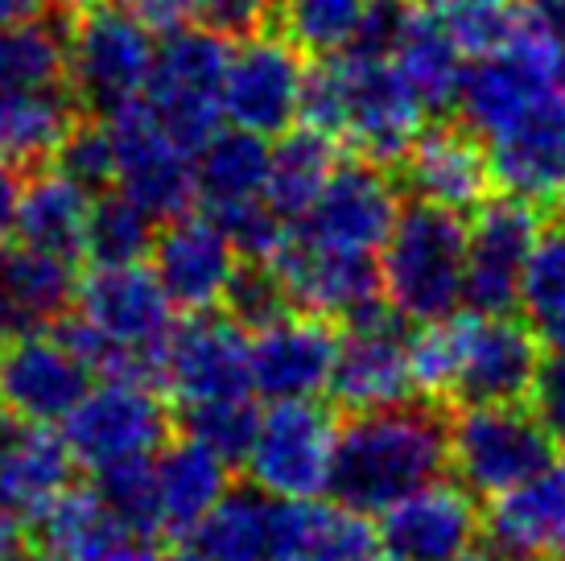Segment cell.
<instances>
[{"label": "cell", "instance_id": "cell-1", "mask_svg": "<svg viewBox=\"0 0 565 561\" xmlns=\"http://www.w3.org/2000/svg\"><path fill=\"white\" fill-rule=\"evenodd\" d=\"M450 467L446 417L429 405H388L355 413L339 430L330 496L360 516H380L408 491L441 479Z\"/></svg>", "mask_w": 565, "mask_h": 561}, {"label": "cell", "instance_id": "cell-2", "mask_svg": "<svg viewBox=\"0 0 565 561\" xmlns=\"http://www.w3.org/2000/svg\"><path fill=\"white\" fill-rule=\"evenodd\" d=\"M422 99L388 54L343 50L306 75L301 120L334 140H351L367 161L396 166L422 133Z\"/></svg>", "mask_w": 565, "mask_h": 561}, {"label": "cell", "instance_id": "cell-3", "mask_svg": "<svg viewBox=\"0 0 565 561\" xmlns=\"http://www.w3.org/2000/svg\"><path fill=\"white\" fill-rule=\"evenodd\" d=\"M79 318H87L111 347L104 380H137L166 389V347L173 335V301L153 268L95 265L75 294Z\"/></svg>", "mask_w": 565, "mask_h": 561}, {"label": "cell", "instance_id": "cell-4", "mask_svg": "<svg viewBox=\"0 0 565 561\" xmlns=\"http://www.w3.org/2000/svg\"><path fill=\"white\" fill-rule=\"evenodd\" d=\"M380 289L408 322H434L467 297V223L434 203L405 207L384 240Z\"/></svg>", "mask_w": 565, "mask_h": 561}, {"label": "cell", "instance_id": "cell-5", "mask_svg": "<svg viewBox=\"0 0 565 561\" xmlns=\"http://www.w3.org/2000/svg\"><path fill=\"white\" fill-rule=\"evenodd\" d=\"M153 33L120 0H79L66 25V78L92 108L137 99L153 71Z\"/></svg>", "mask_w": 565, "mask_h": 561}, {"label": "cell", "instance_id": "cell-6", "mask_svg": "<svg viewBox=\"0 0 565 561\" xmlns=\"http://www.w3.org/2000/svg\"><path fill=\"white\" fill-rule=\"evenodd\" d=\"M446 434H450V467L458 484L487 499L536 475L557 446L545 421L520 401L462 405L446 421Z\"/></svg>", "mask_w": 565, "mask_h": 561}, {"label": "cell", "instance_id": "cell-7", "mask_svg": "<svg viewBox=\"0 0 565 561\" xmlns=\"http://www.w3.org/2000/svg\"><path fill=\"white\" fill-rule=\"evenodd\" d=\"M232 46L211 25H190L170 33L153 54V71L145 83V104L173 137L199 154L223 116V75Z\"/></svg>", "mask_w": 565, "mask_h": 561}, {"label": "cell", "instance_id": "cell-8", "mask_svg": "<svg viewBox=\"0 0 565 561\" xmlns=\"http://www.w3.org/2000/svg\"><path fill=\"white\" fill-rule=\"evenodd\" d=\"M339 451V417L334 409L306 401H273L260 413V430L252 442L248 479L273 499H318L330 491V470Z\"/></svg>", "mask_w": 565, "mask_h": 561}, {"label": "cell", "instance_id": "cell-9", "mask_svg": "<svg viewBox=\"0 0 565 561\" xmlns=\"http://www.w3.org/2000/svg\"><path fill=\"white\" fill-rule=\"evenodd\" d=\"M405 322L408 318L388 297H372L351 318H343L327 389L334 405L347 413H372V409L405 405L413 396Z\"/></svg>", "mask_w": 565, "mask_h": 561}, {"label": "cell", "instance_id": "cell-10", "mask_svg": "<svg viewBox=\"0 0 565 561\" xmlns=\"http://www.w3.org/2000/svg\"><path fill=\"white\" fill-rule=\"evenodd\" d=\"M63 437L79 467L104 470L125 458L158 454L170 442V409L153 384L104 380L66 413Z\"/></svg>", "mask_w": 565, "mask_h": 561}, {"label": "cell", "instance_id": "cell-11", "mask_svg": "<svg viewBox=\"0 0 565 561\" xmlns=\"http://www.w3.org/2000/svg\"><path fill=\"white\" fill-rule=\"evenodd\" d=\"M108 128L116 145V182L128 199H137L153 219L186 215L199 199L194 154L161 125L158 112L137 95L108 112Z\"/></svg>", "mask_w": 565, "mask_h": 561}, {"label": "cell", "instance_id": "cell-12", "mask_svg": "<svg viewBox=\"0 0 565 561\" xmlns=\"http://www.w3.org/2000/svg\"><path fill=\"white\" fill-rule=\"evenodd\" d=\"M306 63L301 46L289 42L277 30L244 33L223 75V116L236 128L260 133V137H281L285 128L301 120V99H306Z\"/></svg>", "mask_w": 565, "mask_h": 561}, {"label": "cell", "instance_id": "cell-13", "mask_svg": "<svg viewBox=\"0 0 565 561\" xmlns=\"http://www.w3.org/2000/svg\"><path fill=\"white\" fill-rule=\"evenodd\" d=\"M541 240V215L533 199L503 190L483 199L467 227V306L475 314H512L520 306V277Z\"/></svg>", "mask_w": 565, "mask_h": 561}, {"label": "cell", "instance_id": "cell-14", "mask_svg": "<svg viewBox=\"0 0 565 561\" xmlns=\"http://www.w3.org/2000/svg\"><path fill=\"white\" fill-rule=\"evenodd\" d=\"M166 389L182 405L248 396L252 392V339L248 327L232 314H190L173 327L166 347Z\"/></svg>", "mask_w": 565, "mask_h": 561}, {"label": "cell", "instance_id": "cell-15", "mask_svg": "<svg viewBox=\"0 0 565 561\" xmlns=\"http://www.w3.org/2000/svg\"><path fill=\"white\" fill-rule=\"evenodd\" d=\"M401 190L380 161L334 166L322 194L301 219V232L347 252H380L401 219Z\"/></svg>", "mask_w": 565, "mask_h": 561}, {"label": "cell", "instance_id": "cell-16", "mask_svg": "<svg viewBox=\"0 0 565 561\" xmlns=\"http://www.w3.org/2000/svg\"><path fill=\"white\" fill-rule=\"evenodd\" d=\"M87 389H92V368L63 343V335L54 327L4 339L0 347V409L4 413L58 425L79 405Z\"/></svg>", "mask_w": 565, "mask_h": 561}, {"label": "cell", "instance_id": "cell-17", "mask_svg": "<svg viewBox=\"0 0 565 561\" xmlns=\"http://www.w3.org/2000/svg\"><path fill=\"white\" fill-rule=\"evenodd\" d=\"M483 516L467 484H434L408 491L380 512V546L401 561H455L475 549Z\"/></svg>", "mask_w": 565, "mask_h": 561}, {"label": "cell", "instance_id": "cell-18", "mask_svg": "<svg viewBox=\"0 0 565 561\" xmlns=\"http://www.w3.org/2000/svg\"><path fill=\"white\" fill-rule=\"evenodd\" d=\"M268 268L285 285L289 306L318 318H351L360 306L380 297V268L372 265V252L330 248L306 232L289 235Z\"/></svg>", "mask_w": 565, "mask_h": 561}, {"label": "cell", "instance_id": "cell-19", "mask_svg": "<svg viewBox=\"0 0 565 561\" xmlns=\"http://www.w3.org/2000/svg\"><path fill=\"white\" fill-rule=\"evenodd\" d=\"M153 273L178 310H215L239 273V248L211 215H178L153 240Z\"/></svg>", "mask_w": 565, "mask_h": 561}, {"label": "cell", "instance_id": "cell-20", "mask_svg": "<svg viewBox=\"0 0 565 561\" xmlns=\"http://www.w3.org/2000/svg\"><path fill=\"white\" fill-rule=\"evenodd\" d=\"M536 330L512 314H462V356H458L455 401H524L536 375Z\"/></svg>", "mask_w": 565, "mask_h": 561}, {"label": "cell", "instance_id": "cell-21", "mask_svg": "<svg viewBox=\"0 0 565 561\" xmlns=\"http://www.w3.org/2000/svg\"><path fill=\"white\" fill-rule=\"evenodd\" d=\"M339 335L318 314H285L252 330V392L273 401H306L330 389Z\"/></svg>", "mask_w": 565, "mask_h": 561}, {"label": "cell", "instance_id": "cell-22", "mask_svg": "<svg viewBox=\"0 0 565 561\" xmlns=\"http://www.w3.org/2000/svg\"><path fill=\"white\" fill-rule=\"evenodd\" d=\"M491 182L508 194L545 203L565 178V87L536 99L533 108L487 140Z\"/></svg>", "mask_w": 565, "mask_h": 561}, {"label": "cell", "instance_id": "cell-23", "mask_svg": "<svg viewBox=\"0 0 565 561\" xmlns=\"http://www.w3.org/2000/svg\"><path fill=\"white\" fill-rule=\"evenodd\" d=\"M483 532L491 549L516 561H565V458L491 496Z\"/></svg>", "mask_w": 565, "mask_h": 561}, {"label": "cell", "instance_id": "cell-24", "mask_svg": "<svg viewBox=\"0 0 565 561\" xmlns=\"http://www.w3.org/2000/svg\"><path fill=\"white\" fill-rule=\"evenodd\" d=\"M75 467L79 463L54 425L0 409V496L21 520H42L71 491Z\"/></svg>", "mask_w": 565, "mask_h": 561}, {"label": "cell", "instance_id": "cell-25", "mask_svg": "<svg viewBox=\"0 0 565 561\" xmlns=\"http://www.w3.org/2000/svg\"><path fill=\"white\" fill-rule=\"evenodd\" d=\"M42 546L63 561H161L158 532L128 525L95 487H71L42 520Z\"/></svg>", "mask_w": 565, "mask_h": 561}, {"label": "cell", "instance_id": "cell-26", "mask_svg": "<svg viewBox=\"0 0 565 561\" xmlns=\"http://www.w3.org/2000/svg\"><path fill=\"white\" fill-rule=\"evenodd\" d=\"M405 187L422 203L446 211H479L491 187V161L471 128L434 125L422 128L405 154Z\"/></svg>", "mask_w": 565, "mask_h": 561}, {"label": "cell", "instance_id": "cell-27", "mask_svg": "<svg viewBox=\"0 0 565 561\" xmlns=\"http://www.w3.org/2000/svg\"><path fill=\"white\" fill-rule=\"evenodd\" d=\"M75 261L54 252L30 248H0V339L50 330L75 306Z\"/></svg>", "mask_w": 565, "mask_h": 561}, {"label": "cell", "instance_id": "cell-28", "mask_svg": "<svg viewBox=\"0 0 565 561\" xmlns=\"http://www.w3.org/2000/svg\"><path fill=\"white\" fill-rule=\"evenodd\" d=\"M384 54L393 59V66L413 87V95L422 99L425 112H441L458 104L462 78H467V66H462L467 54L458 50L438 13H429L422 4H401Z\"/></svg>", "mask_w": 565, "mask_h": 561}, {"label": "cell", "instance_id": "cell-29", "mask_svg": "<svg viewBox=\"0 0 565 561\" xmlns=\"http://www.w3.org/2000/svg\"><path fill=\"white\" fill-rule=\"evenodd\" d=\"M376 541L367 520L343 504L277 499L273 561H360Z\"/></svg>", "mask_w": 565, "mask_h": 561}, {"label": "cell", "instance_id": "cell-30", "mask_svg": "<svg viewBox=\"0 0 565 561\" xmlns=\"http://www.w3.org/2000/svg\"><path fill=\"white\" fill-rule=\"evenodd\" d=\"M232 491V467L199 442H166L158 451V504L161 529L186 537L215 512Z\"/></svg>", "mask_w": 565, "mask_h": 561}, {"label": "cell", "instance_id": "cell-31", "mask_svg": "<svg viewBox=\"0 0 565 561\" xmlns=\"http://www.w3.org/2000/svg\"><path fill=\"white\" fill-rule=\"evenodd\" d=\"M268 137L248 128H215L211 140L194 154V182H199V203L206 215H220L232 207L265 199L268 187Z\"/></svg>", "mask_w": 565, "mask_h": 561}, {"label": "cell", "instance_id": "cell-32", "mask_svg": "<svg viewBox=\"0 0 565 561\" xmlns=\"http://www.w3.org/2000/svg\"><path fill=\"white\" fill-rule=\"evenodd\" d=\"M87 219H92V190L66 178L63 170H50L38 173L30 187H21L13 232L30 248L75 261L87 240Z\"/></svg>", "mask_w": 565, "mask_h": 561}, {"label": "cell", "instance_id": "cell-33", "mask_svg": "<svg viewBox=\"0 0 565 561\" xmlns=\"http://www.w3.org/2000/svg\"><path fill=\"white\" fill-rule=\"evenodd\" d=\"M334 166H339L334 137H327L315 125L285 128L273 145V157H268V207L285 219H306V211L322 194Z\"/></svg>", "mask_w": 565, "mask_h": 561}, {"label": "cell", "instance_id": "cell-34", "mask_svg": "<svg viewBox=\"0 0 565 561\" xmlns=\"http://www.w3.org/2000/svg\"><path fill=\"white\" fill-rule=\"evenodd\" d=\"M199 549L211 561H273L277 541V499L260 487H239L215 504V512L194 529Z\"/></svg>", "mask_w": 565, "mask_h": 561}, {"label": "cell", "instance_id": "cell-35", "mask_svg": "<svg viewBox=\"0 0 565 561\" xmlns=\"http://www.w3.org/2000/svg\"><path fill=\"white\" fill-rule=\"evenodd\" d=\"M75 128V112L58 87L42 92H0V161L33 166L58 154L66 133Z\"/></svg>", "mask_w": 565, "mask_h": 561}, {"label": "cell", "instance_id": "cell-36", "mask_svg": "<svg viewBox=\"0 0 565 561\" xmlns=\"http://www.w3.org/2000/svg\"><path fill=\"white\" fill-rule=\"evenodd\" d=\"M66 78V33L58 25L25 21L0 25V92H42Z\"/></svg>", "mask_w": 565, "mask_h": 561}, {"label": "cell", "instance_id": "cell-37", "mask_svg": "<svg viewBox=\"0 0 565 561\" xmlns=\"http://www.w3.org/2000/svg\"><path fill=\"white\" fill-rule=\"evenodd\" d=\"M153 215L125 190L92 199V219H87V240L83 252L95 265H137L141 256L153 252Z\"/></svg>", "mask_w": 565, "mask_h": 561}, {"label": "cell", "instance_id": "cell-38", "mask_svg": "<svg viewBox=\"0 0 565 561\" xmlns=\"http://www.w3.org/2000/svg\"><path fill=\"white\" fill-rule=\"evenodd\" d=\"M376 0H281V33L301 50L343 54L360 42Z\"/></svg>", "mask_w": 565, "mask_h": 561}, {"label": "cell", "instance_id": "cell-39", "mask_svg": "<svg viewBox=\"0 0 565 561\" xmlns=\"http://www.w3.org/2000/svg\"><path fill=\"white\" fill-rule=\"evenodd\" d=\"M182 430L190 442L220 454L227 467H244L256 430H260V413L252 409L248 396H223V401H199V405H182Z\"/></svg>", "mask_w": 565, "mask_h": 561}, {"label": "cell", "instance_id": "cell-40", "mask_svg": "<svg viewBox=\"0 0 565 561\" xmlns=\"http://www.w3.org/2000/svg\"><path fill=\"white\" fill-rule=\"evenodd\" d=\"M458 356H462V314H446L434 322H422V330L408 339V375L413 392L429 401L455 396Z\"/></svg>", "mask_w": 565, "mask_h": 561}, {"label": "cell", "instance_id": "cell-41", "mask_svg": "<svg viewBox=\"0 0 565 561\" xmlns=\"http://www.w3.org/2000/svg\"><path fill=\"white\" fill-rule=\"evenodd\" d=\"M520 13L524 9L508 4V0H441L438 4L441 25L450 30L458 50L471 59H487L508 46L520 25Z\"/></svg>", "mask_w": 565, "mask_h": 561}, {"label": "cell", "instance_id": "cell-42", "mask_svg": "<svg viewBox=\"0 0 565 561\" xmlns=\"http://www.w3.org/2000/svg\"><path fill=\"white\" fill-rule=\"evenodd\" d=\"M520 310L529 327L541 330L565 314V223L557 232H541L533 256L520 277Z\"/></svg>", "mask_w": 565, "mask_h": 561}, {"label": "cell", "instance_id": "cell-43", "mask_svg": "<svg viewBox=\"0 0 565 561\" xmlns=\"http://www.w3.org/2000/svg\"><path fill=\"white\" fill-rule=\"evenodd\" d=\"M95 491L108 499L111 512H120L128 525L161 532L158 463H153V454L149 458H125V463L95 470Z\"/></svg>", "mask_w": 565, "mask_h": 561}, {"label": "cell", "instance_id": "cell-44", "mask_svg": "<svg viewBox=\"0 0 565 561\" xmlns=\"http://www.w3.org/2000/svg\"><path fill=\"white\" fill-rule=\"evenodd\" d=\"M54 170H63L87 190H104L108 182H116V145H111L108 120L71 128L54 154Z\"/></svg>", "mask_w": 565, "mask_h": 561}, {"label": "cell", "instance_id": "cell-45", "mask_svg": "<svg viewBox=\"0 0 565 561\" xmlns=\"http://www.w3.org/2000/svg\"><path fill=\"white\" fill-rule=\"evenodd\" d=\"M211 219L232 235V244L239 248V256H248L256 265H268V261L285 248V240H289L285 215H277V211L268 207V199L232 207V211H220V215H211Z\"/></svg>", "mask_w": 565, "mask_h": 561}, {"label": "cell", "instance_id": "cell-46", "mask_svg": "<svg viewBox=\"0 0 565 561\" xmlns=\"http://www.w3.org/2000/svg\"><path fill=\"white\" fill-rule=\"evenodd\" d=\"M289 310L294 306H289V294L277 280V273L268 265H256V261H252V268H239L232 289H227V314L239 318L248 330L268 327V322L285 318Z\"/></svg>", "mask_w": 565, "mask_h": 561}, {"label": "cell", "instance_id": "cell-47", "mask_svg": "<svg viewBox=\"0 0 565 561\" xmlns=\"http://www.w3.org/2000/svg\"><path fill=\"white\" fill-rule=\"evenodd\" d=\"M533 413L545 421L557 442H565V351H553L550 359L536 363L533 389H529Z\"/></svg>", "mask_w": 565, "mask_h": 561}, {"label": "cell", "instance_id": "cell-48", "mask_svg": "<svg viewBox=\"0 0 565 561\" xmlns=\"http://www.w3.org/2000/svg\"><path fill=\"white\" fill-rule=\"evenodd\" d=\"M120 4L158 38L190 30L199 21V13H203V0H120Z\"/></svg>", "mask_w": 565, "mask_h": 561}, {"label": "cell", "instance_id": "cell-49", "mask_svg": "<svg viewBox=\"0 0 565 561\" xmlns=\"http://www.w3.org/2000/svg\"><path fill=\"white\" fill-rule=\"evenodd\" d=\"M265 17H268V0H203L199 21L211 25L215 33H223V38H227V33L244 38V33L260 30Z\"/></svg>", "mask_w": 565, "mask_h": 561}, {"label": "cell", "instance_id": "cell-50", "mask_svg": "<svg viewBox=\"0 0 565 561\" xmlns=\"http://www.w3.org/2000/svg\"><path fill=\"white\" fill-rule=\"evenodd\" d=\"M17 199H21V182H17V166L0 161V235L13 227Z\"/></svg>", "mask_w": 565, "mask_h": 561}, {"label": "cell", "instance_id": "cell-51", "mask_svg": "<svg viewBox=\"0 0 565 561\" xmlns=\"http://www.w3.org/2000/svg\"><path fill=\"white\" fill-rule=\"evenodd\" d=\"M54 9V0H0V25H25L42 21Z\"/></svg>", "mask_w": 565, "mask_h": 561}, {"label": "cell", "instance_id": "cell-52", "mask_svg": "<svg viewBox=\"0 0 565 561\" xmlns=\"http://www.w3.org/2000/svg\"><path fill=\"white\" fill-rule=\"evenodd\" d=\"M21 525H25V520L9 508V499L0 496V558H4L9 549L21 546Z\"/></svg>", "mask_w": 565, "mask_h": 561}, {"label": "cell", "instance_id": "cell-53", "mask_svg": "<svg viewBox=\"0 0 565 561\" xmlns=\"http://www.w3.org/2000/svg\"><path fill=\"white\" fill-rule=\"evenodd\" d=\"M541 13L550 17L553 33H557V42L565 46V0H541Z\"/></svg>", "mask_w": 565, "mask_h": 561}, {"label": "cell", "instance_id": "cell-54", "mask_svg": "<svg viewBox=\"0 0 565 561\" xmlns=\"http://www.w3.org/2000/svg\"><path fill=\"white\" fill-rule=\"evenodd\" d=\"M536 339H541V343H550L553 351H565V314L562 318H553L550 327L536 330Z\"/></svg>", "mask_w": 565, "mask_h": 561}, {"label": "cell", "instance_id": "cell-55", "mask_svg": "<svg viewBox=\"0 0 565 561\" xmlns=\"http://www.w3.org/2000/svg\"><path fill=\"white\" fill-rule=\"evenodd\" d=\"M0 561H63L58 558V553H50L46 546L42 549H25V546H17V549H9V553H4V558Z\"/></svg>", "mask_w": 565, "mask_h": 561}, {"label": "cell", "instance_id": "cell-56", "mask_svg": "<svg viewBox=\"0 0 565 561\" xmlns=\"http://www.w3.org/2000/svg\"><path fill=\"white\" fill-rule=\"evenodd\" d=\"M455 561H516V558H508V553H500V549H467V553Z\"/></svg>", "mask_w": 565, "mask_h": 561}, {"label": "cell", "instance_id": "cell-57", "mask_svg": "<svg viewBox=\"0 0 565 561\" xmlns=\"http://www.w3.org/2000/svg\"><path fill=\"white\" fill-rule=\"evenodd\" d=\"M161 561H211V558L194 546V549H173V553H161Z\"/></svg>", "mask_w": 565, "mask_h": 561}, {"label": "cell", "instance_id": "cell-58", "mask_svg": "<svg viewBox=\"0 0 565 561\" xmlns=\"http://www.w3.org/2000/svg\"><path fill=\"white\" fill-rule=\"evenodd\" d=\"M360 561H401V558H396V553H388V549H384V546L376 541V549H367V553H363Z\"/></svg>", "mask_w": 565, "mask_h": 561}, {"label": "cell", "instance_id": "cell-59", "mask_svg": "<svg viewBox=\"0 0 565 561\" xmlns=\"http://www.w3.org/2000/svg\"><path fill=\"white\" fill-rule=\"evenodd\" d=\"M550 203H553V211H557V219H562V223H565V178H562V187L553 190V199H550Z\"/></svg>", "mask_w": 565, "mask_h": 561}, {"label": "cell", "instance_id": "cell-60", "mask_svg": "<svg viewBox=\"0 0 565 561\" xmlns=\"http://www.w3.org/2000/svg\"><path fill=\"white\" fill-rule=\"evenodd\" d=\"M388 4H425V0H388Z\"/></svg>", "mask_w": 565, "mask_h": 561}, {"label": "cell", "instance_id": "cell-61", "mask_svg": "<svg viewBox=\"0 0 565 561\" xmlns=\"http://www.w3.org/2000/svg\"><path fill=\"white\" fill-rule=\"evenodd\" d=\"M0 240H4V235H0Z\"/></svg>", "mask_w": 565, "mask_h": 561}]
</instances>
